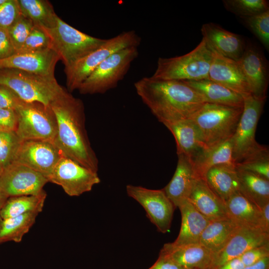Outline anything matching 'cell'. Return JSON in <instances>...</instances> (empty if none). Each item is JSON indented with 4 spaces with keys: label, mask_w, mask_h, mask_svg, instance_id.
Here are the masks:
<instances>
[{
    "label": "cell",
    "mask_w": 269,
    "mask_h": 269,
    "mask_svg": "<svg viewBox=\"0 0 269 269\" xmlns=\"http://www.w3.org/2000/svg\"><path fill=\"white\" fill-rule=\"evenodd\" d=\"M137 95L164 125L190 119L206 103L184 81L142 77L134 83Z\"/></svg>",
    "instance_id": "cell-1"
},
{
    "label": "cell",
    "mask_w": 269,
    "mask_h": 269,
    "mask_svg": "<svg viewBox=\"0 0 269 269\" xmlns=\"http://www.w3.org/2000/svg\"><path fill=\"white\" fill-rule=\"evenodd\" d=\"M50 106L57 123L54 144L64 156L98 172L99 160L88 136L82 101L67 90Z\"/></svg>",
    "instance_id": "cell-2"
},
{
    "label": "cell",
    "mask_w": 269,
    "mask_h": 269,
    "mask_svg": "<svg viewBox=\"0 0 269 269\" xmlns=\"http://www.w3.org/2000/svg\"><path fill=\"white\" fill-rule=\"evenodd\" d=\"M213 51L202 39L190 52L179 56L159 57L151 76L159 80L181 81L208 79Z\"/></svg>",
    "instance_id": "cell-3"
},
{
    "label": "cell",
    "mask_w": 269,
    "mask_h": 269,
    "mask_svg": "<svg viewBox=\"0 0 269 269\" xmlns=\"http://www.w3.org/2000/svg\"><path fill=\"white\" fill-rule=\"evenodd\" d=\"M0 85L13 91L26 102H39L50 106L67 90L55 77L44 76L15 69H0Z\"/></svg>",
    "instance_id": "cell-4"
},
{
    "label": "cell",
    "mask_w": 269,
    "mask_h": 269,
    "mask_svg": "<svg viewBox=\"0 0 269 269\" xmlns=\"http://www.w3.org/2000/svg\"><path fill=\"white\" fill-rule=\"evenodd\" d=\"M39 27L49 38L50 48L59 56L65 68L94 51L106 40L80 31L58 15L51 27Z\"/></svg>",
    "instance_id": "cell-5"
},
{
    "label": "cell",
    "mask_w": 269,
    "mask_h": 269,
    "mask_svg": "<svg viewBox=\"0 0 269 269\" xmlns=\"http://www.w3.org/2000/svg\"><path fill=\"white\" fill-rule=\"evenodd\" d=\"M243 108L206 103L190 119L198 128L207 148L234 135Z\"/></svg>",
    "instance_id": "cell-6"
},
{
    "label": "cell",
    "mask_w": 269,
    "mask_h": 269,
    "mask_svg": "<svg viewBox=\"0 0 269 269\" xmlns=\"http://www.w3.org/2000/svg\"><path fill=\"white\" fill-rule=\"evenodd\" d=\"M141 40L134 30L125 31L106 39L97 49L65 68L67 90L71 93L78 90L83 81L110 55L127 47H138Z\"/></svg>",
    "instance_id": "cell-7"
},
{
    "label": "cell",
    "mask_w": 269,
    "mask_h": 269,
    "mask_svg": "<svg viewBox=\"0 0 269 269\" xmlns=\"http://www.w3.org/2000/svg\"><path fill=\"white\" fill-rule=\"evenodd\" d=\"M139 55L138 47L131 46L112 54L102 62L80 85L83 95L104 94L116 88L127 74Z\"/></svg>",
    "instance_id": "cell-8"
},
{
    "label": "cell",
    "mask_w": 269,
    "mask_h": 269,
    "mask_svg": "<svg viewBox=\"0 0 269 269\" xmlns=\"http://www.w3.org/2000/svg\"><path fill=\"white\" fill-rule=\"evenodd\" d=\"M14 110L17 119L15 133L21 140L40 139L53 142L57 123L50 106L22 100Z\"/></svg>",
    "instance_id": "cell-9"
},
{
    "label": "cell",
    "mask_w": 269,
    "mask_h": 269,
    "mask_svg": "<svg viewBox=\"0 0 269 269\" xmlns=\"http://www.w3.org/2000/svg\"><path fill=\"white\" fill-rule=\"evenodd\" d=\"M243 97V112L235 132L231 138L233 158L235 164L265 147L257 142L255 134L266 99L259 98L251 94Z\"/></svg>",
    "instance_id": "cell-10"
},
{
    "label": "cell",
    "mask_w": 269,
    "mask_h": 269,
    "mask_svg": "<svg viewBox=\"0 0 269 269\" xmlns=\"http://www.w3.org/2000/svg\"><path fill=\"white\" fill-rule=\"evenodd\" d=\"M48 182L60 186L70 196L90 191L101 181L98 172L63 156L47 178Z\"/></svg>",
    "instance_id": "cell-11"
},
{
    "label": "cell",
    "mask_w": 269,
    "mask_h": 269,
    "mask_svg": "<svg viewBox=\"0 0 269 269\" xmlns=\"http://www.w3.org/2000/svg\"><path fill=\"white\" fill-rule=\"evenodd\" d=\"M126 191L128 196L142 206L159 232L165 233L170 230L176 208L163 189H150L129 184L126 186Z\"/></svg>",
    "instance_id": "cell-12"
},
{
    "label": "cell",
    "mask_w": 269,
    "mask_h": 269,
    "mask_svg": "<svg viewBox=\"0 0 269 269\" xmlns=\"http://www.w3.org/2000/svg\"><path fill=\"white\" fill-rule=\"evenodd\" d=\"M63 156L52 141L23 140H21L13 162L26 166L47 178Z\"/></svg>",
    "instance_id": "cell-13"
},
{
    "label": "cell",
    "mask_w": 269,
    "mask_h": 269,
    "mask_svg": "<svg viewBox=\"0 0 269 269\" xmlns=\"http://www.w3.org/2000/svg\"><path fill=\"white\" fill-rule=\"evenodd\" d=\"M47 182L42 174L14 162L5 167L0 176V189L9 197L38 194Z\"/></svg>",
    "instance_id": "cell-14"
},
{
    "label": "cell",
    "mask_w": 269,
    "mask_h": 269,
    "mask_svg": "<svg viewBox=\"0 0 269 269\" xmlns=\"http://www.w3.org/2000/svg\"><path fill=\"white\" fill-rule=\"evenodd\" d=\"M269 244V233L260 228L239 227L226 245L215 254L208 269H215L247 251Z\"/></svg>",
    "instance_id": "cell-15"
},
{
    "label": "cell",
    "mask_w": 269,
    "mask_h": 269,
    "mask_svg": "<svg viewBox=\"0 0 269 269\" xmlns=\"http://www.w3.org/2000/svg\"><path fill=\"white\" fill-rule=\"evenodd\" d=\"M59 60V56L51 48L16 53L0 59V69H15L42 76L55 77V65Z\"/></svg>",
    "instance_id": "cell-16"
},
{
    "label": "cell",
    "mask_w": 269,
    "mask_h": 269,
    "mask_svg": "<svg viewBox=\"0 0 269 269\" xmlns=\"http://www.w3.org/2000/svg\"><path fill=\"white\" fill-rule=\"evenodd\" d=\"M247 82L252 95L266 98L269 74L267 63L262 53L255 46H246L237 61Z\"/></svg>",
    "instance_id": "cell-17"
},
{
    "label": "cell",
    "mask_w": 269,
    "mask_h": 269,
    "mask_svg": "<svg viewBox=\"0 0 269 269\" xmlns=\"http://www.w3.org/2000/svg\"><path fill=\"white\" fill-rule=\"evenodd\" d=\"M208 79L225 86L243 97L252 95L238 62L214 51L209 70Z\"/></svg>",
    "instance_id": "cell-18"
},
{
    "label": "cell",
    "mask_w": 269,
    "mask_h": 269,
    "mask_svg": "<svg viewBox=\"0 0 269 269\" xmlns=\"http://www.w3.org/2000/svg\"><path fill=\"white\" fill-rule=\"evenodd\" d=\"M201 31L202 39L213 51L236 61L241 58L246 46L239 35L213 22L203 24Z\"/></svg>",
    "instance_id": "cell-19"
},
{
    "label": "cell",
    "mask_w": 269,
    "mask_h": 269,
    "mask_svg": "<svg viewBox=\"0 0 269 269\" xmlns=\"http://www.w3.org/2000/svg\"><path fill=\"white\" fill-rule=\"evenodd\" d=\"M173 134L176 143L177 154H182L192 162L207 149L201 134L190 119L164 125Z\"/></svg>",
    "instance_id": "cell-20"
},
{
    "label": "cell",
    "mask_w": 269,
    "mask_h": 269,
    "mask_svg": "<svg viewBox=\"0 0 269 269\" xmlns=\"http://www.w3.org/2000/svg\"><path fill=\"white\" fill-rule=\"evenodd\" d=\"M177 155L178 162L173 176L163 189L175 208L188 199L197 178L191 161L183 155Z\"/></svg>",
    "instance_id": "cell-21"
},
{
    "label": "cell",
    "mask_w": 269,
    "mask_h": 269,
    "mask_svg": "<svg viewBox=\"0 0 269 269\" xmlns=\"http://www.w3.org/2000/svg\"><path fill=\"white\" fill-rule=\"evenodd\" d=\"M160 252L184 269H208L214 255L200 244L174 246L166 243Z\"/></svg>",
    "instance_id": "cell-22"
},
{
    "label": "cell",
    "mask_w": 269,
    "mask_h": 269,
    "mask_svg": "<svg viewBox=\"0 0 269 269\" xmlns=\"http://www.w3.org/2000/svg\"><path fill=\"white\" fill-rule=\"evenodd\" d=\"M188 200L210 221L228 218L225 203L212 191L203 179L195 180Z\"/></svg>",
    "instance_id": "cell-23"
},
{
    "label": "cell",
    "mask_w": 269,
    "mask_h": 269,
    "mask_svg": "<svg viewBox=\"0 0 269 269\" xmlns=\"http://www.w3.org/2000/svg\"><path fill=\"white\" fill-rule=\"evenodd\" d=\"M178 208L181 215V228L176 239L171 244L174 246L199 244L201 235L210 221L198 212L188 199Z\"/></svg>",
    "instance_id": "cell-24"
},
{
    "label": "cell",
    "mask_w": 269,
    "mask_h": 269,
    "mask_svg": "<svg viewBox=\"0 0 269 269\" xmlns=\"http://www.w3.org/2000/svg\"><path fill=\"white\" fill-rule=\"evenodd\" d=\"M204 179L212 191L225 203L239 191V183L235 164H222L208 170Z\"/></svg>",
    "instance_id": "cell-25"
},
{
    "label": "cell",
    "mask_w": 269,
    "mask_h": 269,
    "mask_svg": "<svg viewBox=\"0 0 269 269\" xmlns=\"http://www.w3.org/2000/svg\"><path fill=\"white\" fill-rule=\"evenodd\" d=\"M224 203L228 218L237 225L262 230L261 209L240 191L230 197Z\"/></svg>",
    "instance_id": "cell-26"
},
{
    "label": "cell",
    "mask_w": 269,
    "mask_h": 269,
    "mask_svg": "<svg viewBox=\"0 0 269 269\" xmlns=\"http://www.w3.org/2000/svg\"><path fill=\"white\" fill-rule=\"evenodd\" d=\"M196 90L206 103L243 108L244 99L242 95L209 79L184 81Z\"/></svg>",
    "instance_id": "cell-27"
},
{
    "label": "cell",
    "mask_w": 269,
    "mask_h": 269,
    "mask_svg": "<svg viewBox=\"0 0 269 269\" xmlns=\"http://www.w3.org/2000/svg\"><path fill=\"white\" fill-rule=\"evenodd\" d=\"M231 138L205 149L192 162L197 178L204 179L208 170L216 165L235 164Z\"/></svg>",
    "instance_id": "cell-28"
},
{
    "label": "cell",
    "mask_w": 269,
    "mask_h": 269,
    "mask_svg": "<svg viewBox=\"0 0 269 269\" xmlns=\"http://www.w3.org/2000/svg\"><path fill=\"white\" fill-rule=\"evenodd\" d=\"M239 227L228 218L211 221L202 232L199 244L216 254L226 245Z\"/></svg>",
    "instance_id": "cell-29"
},
{
    "label": "cell",
    "mask_w": 269,
    "mask_h": 269,
    "mask_svg": "<svg viewBox=\"0 0 269 269\" xmlns=\"http://www.w3.org/2000/svg\"><path fill=\"white\" fill-rule=\"evenodd\" d=\"M237 170L240 192L261 209L269 203V180L248 171Z\"/></svg>",
    "instance_id": "cell-30"
},
{
    "label": "cell",
    "mask_w": 269,
    "mask_h": 269,
    "mask_svg": "<svg viewBox=\"0 0 269 269\" xmlns=\"http://www.w3.org/2000/svg\"><path fill=\"white\" fill-rule=\"evenodd\" d=\"M43 190L37 195L9 197L0 209L2 219L16 217L30 212L40 213L46 198Z\"/></svg>",
    "instance_id": "cell-31"
},
{
    "label": "cell",
    "mask_w": 269,
    "mask_h": 269,
    "mask_svg": "<svg viewBox=\"0 0 269 269\" xmlns=\"http://www.w3.org/2000/svg\"><path fill=\"white\" fill-rule=\"evenodd\" d=\"M39 213L30 212L2 219L0 225V244L8 241L21 242L23 236L34 224Z\"/></svg>",
    "instance_id": "cell-32"
},
{
    "label": "cell",
    "mask_w": 269,
    "mask_h": 269,
    "mask_svg": "<svg viewBox=\"0 0 269 269\" xmlns=\"http://www.w3.org/2000/svg\"><path fill=\"white\" fill-rule=\"evenodd\" d=\"M22 14L29 18L34 25L43 27H51L57 14L50 3L43 0H17Z\"/></svg>",
    "instance_id": "cell-33"
},
{
    "label": "cell",
    "mask_w": 269,
    "mask_h": 269,
    "mask_svg": "<svg viewBox=\"0 0 269 269\" xmlns=\"http://www.w3.org/2000/svg\"><path fill=\"white\" fill-rule=\"evenodd\" d=\"M225 8L237 15L246 18L269 10L266 0H223Z\"/></svg>",
    "instance_id": "cell-34"
},
{
    "label": "cell",
    "mask_w": 269,
    "mask_h": 269,
    "mask_svg": "<svg viewBox=\"0 0 269 269\" xmlns=\"http://www.w3.org/2000/svg\"><path fill=\"white\" fill-rule=\"evenodd\" d=\"M235 165L238 169L248 171L269 180V153L266 146Z\"/></svg>",
    "instance_id": "cell-35"
},
{
    "label": "cell",
    "mask_w": 269,
    "mask_h": 269,
    "mask_svg": "<svg viewBox=\"0 0 269 269\" xmlns=\"http://www.w3.org/2000/svg\"><path fill=\"white\" fill-rule=\"evenodd\" d=\"M20 142L15 132L0 131V161L4 169L13 162Z\"/></svg>",
    "instance_id": "cell-36"
},
{
    "label": "cell",
    "mask_w": 269,
    "mask_h": 269,
    "mask_svg": "<svg viewBox=\"0 0 269 269\" xmlns=\"http://www.w3.org/2000/svg\"><path fill=\"white\" fill-rule=\"evenodd\" d=\"M33 26L32 20L21 13L15 22L7 29L15 53L21 49Z\"/></svg>",
    "instance_id": "cell-37"
},
{
    "label": "cell",
    "mask_w": 269,
    "mask_h": 269,
    "mask_svg": "<svg viewBox=\"0 0 269 269\" xmlns=\"http://www.w3.org/2000/svg\"><path fill=\"white\" fill-rule=\"evenodd\" d=\"M245 22L249 28L268 50L269 48V10L253 16L246 17Z\"/></svg>",
    "instance_id": "cell-38"
},
{
    "label": "cell",
    "mask_w": 269,
    "mask_h": 269,
    "mask_svg": "<svg viewBox=\"0 0 269 269\" xmlns=\"http://www.w3.org/2000/svg\"><path fill=\"white\" fill-rule=\"evenodd\" d=\"M47 48H50L49 38L39 26L34 25L23 46L17 53L33 52Z\"/></svg>",
    "instance_id": "cell-39"
},
{
    "label": "cell",
    "mask_w": 269,
    "mask_h": 269,
    "mask_svg": "<svg viewBox=\"0 0 269 269\" xmlns=\"http://www.w3.org/2000/svg\"><path fill=\"white\" fill-rule=\"evenodd\" d=\"M21 14L17 0H6L0 6V28L8 29Z\"/></svg>",
    "instance_id": "cell-40"
},
{
    "label": "cell",
    "mask_w": 269,
    "mask_h": 269,
    "mask_svg": "<svg viewBox=\"0 0 269 269\" xmlns=\"http://www.w3.org/2000/svg\"><path fill=\"white\" fill-rule=\"evenodd\" d=\"M267 257H269V244L251 249L240 257L245 267H247Z\"/></svg>",
    "instance_id": "cell-41"
},
{
    "label": "cell",
    "mask_w": 269,
    "mask_h": 269,
    "mask_svg": "<svg viewBox=\"0 0 269 269\" xmlns=\"http://www.w3.org/2000/svg\"><path fill=\"white\" fill-rule=\"evenodd\" d=\"M21 101L11 89L6 86L0 85V109L14 110Z\"/></svg>",
    "instance_id": "cell-42"
},
{
    "label": "cell",
    "mask_w": 269,
    "mask_h": 269,
    "mask_svg": "<svg viewBox=\"0 0 269 269\" xmlns=\"http://www.w3.org/2000/svg\"><path fill=\"white\" fill-rule=\"evenodd\" d=\"M17 122V115L15 110L0 109V132H15Z\"/></svg>",
    "instance_id": "cell-43"
},
{
    "label": "cell",
    "mask_w": 269,
    "mask_h": 269,
    "mask_svg": "<svg viewBox=\"0 0 269 269\" xmlns=\"http://www.w3.org/2000/svg\"><path fill=\"white\" fill-rule=\"evenodd\" d=\"M14 53L7 30L0 28V59L7 58Z\"/></svg>",
    "instance_id": "cell-44"
},
{
    "label": "cell",
    "mask_w": 269,
    "mask_h": 269,
    "mask_svg": "<svg viewBox=\"0 0 269 269\" xmlns=\"http://www.w3.org/2000/svg\"><path fill=\"white\" fill-rule=\"evenodd\" d=\"M148 269H184L161 252L154 264Z\"/></svg>",
    "instance_id": "cell-45"
},
{
    "label": "cell",
    "mask_w": 269,
    "mask_h": 269,
    "mask_svg": "<svg viewBox=\"0 0 269 269\" xmlns=\"http://www.w3.org/2000/svg\"><path fill=\"white\" fill-rule=\"evenodd\" d=\"M245 267L239 257L227 261L215 269H244Z\"/></svg>",
    "instance_id": "cell-46"
},
{
    "label": "cell",
    "mask_w": 269,
    "mask_h": 269,
    "mask_svg": "<svg viewBox=\"0 0 269 269\" xmlns=\"http://www.w3.org/2000/svg\"><path fill=\"white\" fill-rule=\"evenodd\" d=\"M261 229L264 232L269 233V203L261 209Z\"/></svg>",
    "instance_id": "cell-47"
},
{
    "label": "cell",
    "mask_w": 269,
    "mask_h": 269,
    "mask_svg": "<svg viewBox=\"0 0 269 269\" xmlns=\"http://www.w3.org/2000/svg\"><path fill=\"white\" fill-rule=\"evenodd\" d=\"M244 269H269V257L261 260L253 265L246 267Z\"/></svg>",
    "instance_id": "cell-48"
},
{
    "label": "cell",
    "mask_w": 269,
    "mask_h": 269,
    "mask_svg": "<svg viewBox=\"0 0 269 269\" xmlns=\"http://www.w3.org/2000/svg\"><path fill=\"white\" fill-rule=\"evenodd\" d=\"M9 197L0 189V210L3 207Z\"/></svg>",
    "instance_id": "cell-49"
},
{
    "label": "cell",
    "mask_w": 269,
    "mask_h": 269,
    "mask_svg": "<svg viewBox=\"0 0 269 269\" xmlns=\"http://www.w3.org/2000/svg\"><path fill=\"white\" fill-rule=\"evenodd\" d=\"M3 170H4V168L3 167V166H2L1 163H0V176L2 174Z\"/></svg>",
    "instance_id": "cell-50"
},
{
    "label": "cell",
    "mask_w": 269,
    "mask_h": 269,
    "mask_svg": "<svg viewBox=\"0 0 269 269\" xmlns=\"http://www.w3.org/2000/svg\"><path fill=\"white\" fill-rule=\"evenodd\" d=\"M6 0H0V6L2 5Z\"/></svg>",
    "instance_id": "cell-51"
},
{
    "label": "cell",
    "mask_w": 269,
    "mask_h": 269,
    "mask_svg": "<svg viewBox=\"0 0 269 269\" xmlns=\"http://www.w3.org/2000/svg\"><path fill=\"white\" fill-rule=\"evenodd\" d=\"M2 218L1 217V215H0V225L1 223V222H2Z\"/></svg>",
    "instance_id": "cell-52"
}]
</instances>
